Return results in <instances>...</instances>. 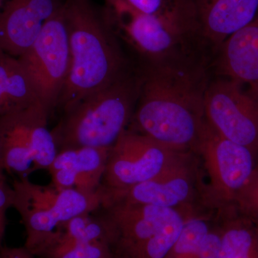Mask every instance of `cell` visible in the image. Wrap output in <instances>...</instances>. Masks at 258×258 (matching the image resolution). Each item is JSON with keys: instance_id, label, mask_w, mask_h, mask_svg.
Segmentation results:
<instances>
[{"instance_id": "6da1fadb", "label": "cell", "mask_w": 258, "mask_h": 258, "mask_svg": "<svg viewBox=\"0 0 258 258\" xmlns=\"http://www.w3.org/2000/svg\"><path fill=\"white\" fill-rule=\"evenodd\" d=\"M137 105L128 129L166 147L192 152L205 119L210 81L197 55L146 63L138 73Z\"/></svg>"}, {"instance_id": "7a4b0ae2", "label": "cell", "mask_w": 258, "mask_h": 258, "mask_svg": "<svg viewBox=\"0 0 258 258\" xmlns=\"http://www.w3.org/2000/svg\"><path fill=\"white\" fill-rule=\"evenodd\" d=\"M71 63L57 107L69 111L128 71L106 8L92 0H64Z\"/></svg>"}, {"instance_id": "3957f363", "label": "cell", "mask_w": 258, "mask_h": 258, "mask_svg": "<svg viewBox=\"0 0 258 258\" xmlns=\"http://www.w3.org/2000/svg\"><path fill=\"white\" fill-rule=\"evenodd\" d=\"M139 74L125 72L114 83L63 112L51 130L57 152L76 148H110L128 128L137 105Z\"/></svg>"}, {"instance_id": "277c9868", "label": "cell", "mask_w": 258, "mask_h": 258, "mask_svg": "<svg viewBox=\"0 0 258 258\" xmlns=\"http://www.w3.org/2000/svg\"><path fill=\"white\" fill-rule=\"evenodd\" d=\"M13 208L21 217L25 232V247L36 257L59 228L74 217L96 212L103 203V190L86 192L60 189L52 184L40 185L28 177L13 184Z\"/></svg>"}, {"instance_id": "5b68a950", "label": "cell", "mask_w": 258, "mask_h": 258, "mask_svg": "<svg viewBox=\"0 0 258 258\" xmlns=\"http://www.w3.org/2000/svg\"><path fill=\"white\" fill-rule=\"evenodd\" d=\"M194 154L208 178L204 203L208 208L234 207L236 198L254 170L257 157L249 148L225 138L205 119Z\"/></svg>"}, {"instance_id": "8992f818", "label": "cell", "mask_w": 258, "mask_h": 258, "mask_svg": "<svg viewBox=\"0 0 258 258\" xmlns=\"http://www.w3.org/2000/svg\"><path fill=\"white\" fill-rule=\"evenodd\" d=\"M116 35L124 38L146 63L195 55L192 44L201 37L171 26L154 15L134 9L123 0H104Z\"/></svg>"}, {"instance_id": "52a82bcc", "label": "cell", "mask_w": 258, "mask_h": 258, "mask_svg": "<svg viewBox=\"0 0 258 258\" xmlns=\"http://www.w3.org/2000/svg\"><path fill=\"white\" fill-rule=\"evenodd\" d=\"M62 8L44 24L32 46L18 57L31 79L40 103L50 113L57 108L71 63L69 34Z\"/></svg>"}, {"instance_id": "ba28073f", "label": "cell", "mask_w": 258, "mask_h": 258, "mask_svg": "<svg viewBox=\"0 0 258 258\" xmlns=\"http://www.w3.org/2000/svg\"><path fill=\"white\" fill-rule=\"evenodd\" d=\"M187 153L127 128L110 148L101 188L118 191L143 183L159 175Z\"/></svg>"}, {"instance_id": "9c48e42d", "label": "cell", "mask_w": 258, "mask_h": 258, "mask_svg": "<svg viewBox=\"0 0 258 258\" xmlns=\"http://www.w3.org/2000/svg\"><path fill=\"white\" fill-rule=\"evenodd\" d=\"M205 118L218 133L249 148L258 158V96L222 77L210 81L205 99Z\"/></svg>"}, {"instance_id": "30bf717a", "label": "cell", "mask_w": 258, "mask_h": 258, "mask_svg": "<svg viewBox=\"0 0 258 258\" xmlns=\"http://www.w3.org/2000/svg\"><path fill=\"white\" fill-rule=\"evenodd\" d=\"M198 161L194 153H187L159 175L143 183L118 191L101 188L102 205L121 202L176 210L197 207L198 192L204 195Z\"/></svg>"}, {"instance_id": "8fae6325", "label": "cell", "mask_w": 258, "mask_h": 258, "mask_svg": "<svg viewBox=\"0 0 258 258\" xmlns=\"http://www.w3.org/2000/svg\"><path fill=\"white\" fill-rule=\"evenodd\" d=\"M64 0H7L0 8V50L20 57Z\"/></svg>"}, {"instance_id": "7c38bea8", "label": "cell", "mask_w": 258, "mask_h": 258, "mask_svg": "<svg viewBox=\"0 0 258 258\" xmlns=\"http://www.w3.org/2000/svg\"><path fill=\"white\" fill-rule=\"evenodd\" d=\"M110 149L82 147L57 152L47 169L60 189L95 192L101 188Z\"/></svg>"}, {"instance_id": "4fadbf2b", "label": "cell", "mask_w": 258, "mask_h": 258, "mask_svg": "<svg viewBox=\"0 0 258 258\" xmlns=\"http://www.w3.org/2000/svg\"><path fill=\"white\" fill-rule=\"evenodd\" d=\"M200 36L217 51L258 13V0H193Z\"/></svg>"}, {"instance_id": "5bb4252c", "label": "cell", "mask_w": 258, "mask_h": 258, "mask_svg": "<svg viewBox=\"0 0 258 258\" xmlns=\"http://www.w3.org/2000/svg\"><path fill=\"white\" fill-rule=\"evenodd\" d=\"M216 69L222 77L247 85L258 96V13L220 47Z\"/></svg>"}, {"instance_id": "9a60e30c", "label": "cell", "mask_w": 258, "mask_h": 258, "mask_svg": "<svg viewBox=\"0 0 258 258\" xmlns=\"http://www.w3.org/2000/svg\"><path fill=\"white\" fill-rule=\"evenodd\" d=\"M0 154L6 172L25 178L35 171L31 144L22 110L0 115Z\"/></svg>"}, {"instance_id": "2e32d148", "label": "cell", "mask_w": 258, "mask_h": 258, "mask_svg": "<svg viewBox=\"0 0 258 258\" xmlns=\"http://www.w3.org/2000/svg\"><path fill=\"white\" fill-rule=\"evenodd\" d=\"M40 102L26 70L18 57L0 50V115Z\"/></svg>"}, {"instance_id": "e0dca14e", "label": "cell", "mask_w": 258, "mask_h": 258, "mask_svg": "<svg viewBox=\"0 0 258 258\" xmlns=\"http://www.w3.org/2000/svg\"><path fill=\"white\" fill-rule=\"evenodd\" d=\"M230 208L217 210L220 222L218 258H258V229L247 217L231 215Z\"/></svg>"}, {"instance_id": "ac0fdd59", "label": "cell", "mask_w": 258, "mask_h": 258, "mask_svg": "<svg viewBox=\"0 0 258 258\" xmlns=\"http://www.w3.org/2000/svg\"><path fill=\"white\" fill-rule=\"evenodd\" d=\"M123 1L134 9L157 17L174 28L200 36L193 0Z\"/></svg>"}, {"instance_id": "d6986e66", "label": "cell", "mask_w": 258, "mask_h": 258, "mask_svg": "<svg viewBox=\"0 0 258 258\" xmlns=\"http://www.w3.org/2000/svg\"><path fill=\"white\" fill-rule=\"evenodd\" d=\"M208 212L195 208L188 212L181 233L165 258H195L215 222Z\"/></svg>"}, {"instance_id": "ffe728a7", "label": "cell", "mask_w": 258, "mask_h": 258, "mask_svg": "<svg viewBox=\"0 0 258 258\" xmlns=\"http://www.w3.org/2000/svg\"><path fill=\"white\" fill-rule=\"evenodd\" d=\"M41 258H113L111 244L105 242H72L52 246Z\"/></svg>"}, {"instance_id": "44dd1931", "label": "cell", "mask_w": 258, "mask_h": 258, "mask_svg": "<svg viewBox=\"0 0 258 258\" xmlns=\"http://www.w3.org/2000/svg\"><path fill=\"white\" fill-rule=\"evenodd\" d=\"M234 207L242 216L258 222V158L250 177L236 198Z\"/></svg>"}, {"instance_id": "7402d4cb", "label": "cell", "mask_w": 258, "mask_h": 258, "mask_svg": "<svg viewBox=\"0 0 258 258\" xmlns=\"http://www.w3.org/2000/svg\"><path fill=\"white\" fill-rule=\"evenodd\" d=\"M13 188L7 181L5 176H0V249L3 247L7 227V212L13 208Z\"/></svg>"}, {"instance_id": "603a6c76", "label": "cell", "mask_w": 258, "mask_h": 258, "mask_svg": "<svg viewBox=\"0 0 258 258\" xmlns=\"http://www.w3.org/2000/svg\"><path fill=\"white\" fill-rule=\"evenodd\" d=\"M220 247V228L218 223L215 222L202 242L195 258H218Z\"/></svg>"}, {"instance_id": "cb8c5ba5", "label": "cell", "mask_w": 258, "mask_h": 258, "mask_svg": "<svg viewBox=\"0 0 258 258\" xmlns=\"http://www.w3.org/2000/svg\"><path fill=\"white\" fill-rule=\"evenodd\" d=\"M35 256L25 246L20 247H3L0 249V258H35Z\"/></svg>"}, {"instance_id": "d4e9b609", "label": "cell", "mask_w": 258, "mask_h": 258, "mask_svg": "<svg viewBox=\"0 0 258 258\" xmlns=\"http://www.w3.org/2000/svg\"><path fill=\"white\" fill-rule=\"evenodd\" d=\"M5 169L3 167V160H2L1 154H0V176L5 175Z\"/></svg>"}, {"instance_id": "484cf974", "label": "cell", "mask_w": 258, "mask_h": 258, "mask_svg": "<svg viewBox=\"0 0 258 258\" xmlns=\"http://www.w3.org/2000/svg\"><path fill=\"white\" fill-rule=\"evenodd\" d=\"M3 3H4V0H0V8L3 6Z\"/></svg>"}, {"instance_id": "4316f807", "label": "cell", "mask_w": 258, "mask_h": 258, "mask_svg": "<svg viewBox=\"0 0 258 258\" xmlns=\"http://www.w3.org/2000/svg\"><path fill=\"white\" fill-rule=\"evenodd\" d=\"M254 224H255L256 226H257L258 229V222H254Z\"/></svg>"}, {"instance_id": "83f0119b", "label": "cell", "mask_w": 258, "mask_h": 258, "mask_svg": "<svg viewBox=\"0 0 258 258\" xmlns=\"http://www.w3.org/2000/svg\"></svg>"}]
</instances>
